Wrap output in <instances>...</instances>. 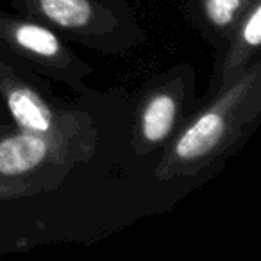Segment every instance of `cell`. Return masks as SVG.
Returning <instances> with one entry per match:
<instances>
[{
	"instance_id": "obj_1",
	"label": "cell",
	"mask_w": 261,
	"mask_h": 261,
	"mask_svg": "<svg viewBox=\"0 0 261 261\" xmlns=\"http://www.w3.org/2000/svg\"><path fill=\"white\" fill-rule=\"evenodd\" d=\"M47 142L40 135L23 133L0 142V174L20 175L36 168L47 156Z\"/></svg>"
},
{
	"instance_id": "obj_5",
	"label": "cell",
	"mask_w": 261,
	"mask_h": 261,
	"mask_svg": "<svg viewBox=\"0 0 261 261\" xmlns=\"http://www.w3.org/2000/svg\"><path fill=\"white\" fill-rule=\"evenodd\" d=\"M40 8L48 20L61 27H83L93 15L88 0H40Z\"/></svg>"
},
{
	"instance_id": "obj_4",
	"label": "cell",
	"mask_w": 261,
	"mask_h": 261,
	"mask_svg": "<svg viewBox=\"0 0 261 261\" xmlns=\"http://www.w3.org/2000/svg\"><path fill=\"white\" fill-rule=\"evenodd\" d=\"M175 120V100L170 95H158L149 102L143 113L142 129L149 142L158 143L170 135Z\"/></svg>"
},
{
	"instance_id": "obj_7",
	"label": "cell",
	"mask_w": 261,
	"mask_h": 261,
	"mask_svg": "<svg viewBox=\"0 0 261 261\" xmlns=\"http://www.w3.org/2000/svg\"><path fill=\"white\" fill-rule=\"evenodd\" d=\"M242 0H204V9L211 23L227 27L234 22Z\"/></svg>"
},
{
	"instance_id": "obj_3",
	"label": "cell",
	"mask_w": 261,
	"mask_h": 261,
	"mask_svg": "<svg viewBox=\"0 0 261 261\" xmlns=\"http://www.w3.org/2000/svg\"><path fill=\"white\" fill-rule=\"evenodd\" d=\"M8 106L15 122L31 133H47L52 125L48 108L31 91L13 90L8 97Z\"/></svg>"
},
{
	"instance_id": "obj_2",
	"label": "cell",
	"mask_w": 261,
	"mask_h": 261,
	"mask_svg": "<svg viewBox=\"0 0 261 261\" xmlns=\"http://www.w3.org/2000/svg\"><path fill=\"white\" fill-rule=\"evenodd\" d=\"M224 133V118L220 113L207 111L186 129L175 145V154L179 160L193 161L217 147Z\"/></svg>"
},
{
	"instance_id": "obj_6",
	"label": "cell",
	"mask_w": 261,
	"mask_h": 261,
	"mask_svg": "<svg viewBox=\"0 0 261 261\" xmlns=\"http://www.w3.org/2000/svg\"><path fill=\"white\" fill-rule=\"evenodd\" d=\"M15 40L25 50L38 56H45V58L56 56L59 52V47H61L54 33H50L45 27L33 25V23H23V25L16 27Z\"/></svg>"
},
{
	"instance_id": "obj_8",
	"label": "cell",
	"mask_w": 261,
	"mask_h": 261,
	"mask_svg": "<svg viewBox=\"0 0 261 261\" xmlns=\"http://www.w3.org/2000/svg\"><path fill=\"white\" fill-rule=\"evenodd\" d=\"M243 43L249 47H257L261 41V8L256 6L250 13L249 20L243 25Z\"/></svg>"
}]
</instances>
